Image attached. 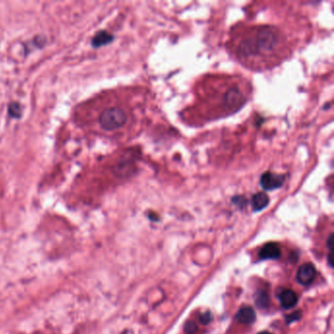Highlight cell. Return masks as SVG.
Masks as SVG:
<instances>
[{
	"label": "cell",
	"instance_id": "8992f818",
	"mask_svg": "<svg viewBox=\"0 0 334 334\" xmlns=\"http://www.w3.org/2000/svg\"><path fill=\"white\" fill-rule=\"evenodd\" d=\"M236 319L243 324H251L256 319V314L250 307H244L236 314Z\"/></svg>",
	"mask_w": 334,
	"mask_h": 334
},
{
	"label": "cell",
	"instance_id": "52a82bcc",
	"mask_svg": "<svg viewBox=\"0 0 334 334\" xmlns=\"http://www.w3.org/2000/svg\"><path fill=\"white\" fill-rule=\"evenodd\" d=\"M280 303L281 306L285 309H291L293 308L296 303H297V295L294 291L292 290H284L281 294H280Z\"/></svg>",
	"mask_w": 334,
	"mask_h": 334
},
{
	"label": "cell",
	"instance_id": "5b68a950",
	"mask_svg": "<svg viewBox=\"0 0 334 334\" xmlns=\"http://www.w3.org/2000/svg\"><path fill=\"white\" fill-rule=\"evenodd\" d=\"M260 257L265 260H274L280 257V248L276 243H268L260 251Z\"/></svg>",
	"mask_w": 334,
	"mask_h": 334
},
{
	"label": "cell",
	"instance_id": "ba28073f",
	"mask_svg": "<svg viewBox=\"0 0 334 334\" xmlns=\"http://www.w3.org/2000/svg\"><path fill=\"white\" fill-rule=\"evenodd\" d=\"M270 199L264 192H258L252 198V207L254 211H261L268 206Z\"/></svg>",
	"mask_w": 334,
	"mask_h": 334
},
{
	"label": "cell",
	"instance_id": "4fadbf2b",
	"mask_svg": "<svg viewBox=\"0 0 334 334\" xmlns=\"http://www.w3.org/2000/svg\"><path fill=\"white\" fill-rule=\"evenodd\" d=\"M301 316H302L301 312H295V313H293L292 315H290V316H287V317H286V321H287L288 323H290V322H293V321H295V320H298V319H301Z\"/></svg>",
	"mask_w": 334,
	"mask_h": 334
},
{
	"label": "cell",
	"instance_id": "8fae6325",
	"mask_svg": "<svg viewBox=\"0 0 334 334\" xmlns=\"http://www.w3.org/2000/svg\"><path fill=\"white\" fill-rule=\"evenodd\" d=\"M198 326L192 321H187L184 324V332L186 334H195L197 332Z\"/></svg>",
	"mask_w": 334,
	"mask_h": 334
},
{
	"label": "cell",
	"instance_id": "277c9868",
	"mask_svg": "<svg viewBox=\"0 0 334 334\" xmlns=\"http://www.w3.org/2000/svg\"><path fill=\"white\" fill-rule=\"evenodd\" d=\"M285 181L284 176L275 175L273 173H266L261 178V185L266 190H273L279 188Z\"/></svg>",
	"mask_w": 334,
	"mask_h": 334
},
{
	"label": "cell",
	"instance_id": "3957f363",
	"mask_svg": "<svg viewBox=\"0 0 334 334\" xmlns=\"http://www.w3.org/2000/svg\"><path fill=\"white\" fill-rule=\"evenodd\" d=\"M317 275L316 268L313 264L307 263L302 265L297 272V280L302 285L311 284Z\"/></svg>",
	"mask_w": 334,
	"mask_h": 334
},
{
	"label": "cell",
	"instance_id": "5bb4252c",
	"mask_svg": "<svg viewBox=\"0 0 334 334\" xmlns=\"http://www.w3.org/2000/svg\"><path fill=\"white\" fill-rule=\"evenodd\" d=\"M259 334H271L270 332H267V331H263V332H260Z\"/></svg>",
	"mask_w": 334,
	"mask_h": 334
},
{
	"label": "cell",
	"instance_id": "9c48e42d",
	"mask_svg": "<svg viewBox=\"0 0 334 334\" xmlns=\"http://www.w3.org/2000/svg\"><path fill=\"white\" fill-rule=\"evenodd\" d=\"M111 38H112V36L110 34H108L107 32H101L96 37H94L93 45L96 46L105 45V44L111 40Z\"/></svg>",
	"mask_w": 334,
	"mask_h": 334
},
{
	"label": "cell",
	"instance_id": "6da1fadb",
	"mask_svg": "<svg viewBox=\"0 0 334 334\" xmlns=\"http://www.w3.org/2000/svg\"><path fill=\"white\" fill-rule=\"evenodd\" d=\"M285 47V37L280 30L273 26L262 25L250 28L239 36L235 44V53L242 63L256 66L261 62L278 59Z\"/></svg>",
	"mask_w": 334,
	"mask_h": 334
},
{
	"label": "cell",
	"instance_id": "30bf717a",
	"mask_svg": "<svg viewBox=\"0 0 334 334\" xmlns=\"http://www.w3.org/2000/svg\"><path fill=\"white\" fill-rule=\"evenodd\" d=\"M256 303L260 308H267L269 306V303H270V299H269L268 294L266 292L258 293Z\"/></svg>",
	"mask_w": 334,
	"mask_h": 334
},
{
	"label": "cell",
	"instance_id": "7a4b0ae2",
	"mask_svg": "<svg viewBox=\"0 0 334 334\" xmlns=\"http://www.w3.org/2000/svg\"><path fill=\"white\" fill-rule=\"evenodd\" d=\"M130 113L119 105L105 107L98 116L100 128L107 133H115L123 129L130 121Z\"/></svg>",
	"mask_w": 334,
	"mask_h": 334
},
{
	"label": "cell",
	"instance_id": "7c38bea8",
	"mask_svg": "<svg viewBox=\"0 0 334 334\" xmlns=\"http://www.w3.org/2000/svg\"><path fill=\"white\" fill-rule=\"evenodd\" d=\"M211 319H212V315H211L210 312H206V313H204L203 315L200 316V321L204 324L209 323L211 321Z\"/></svg>",
	"mask_w": 334,
	"mask_h": 334
}]
</instances>
